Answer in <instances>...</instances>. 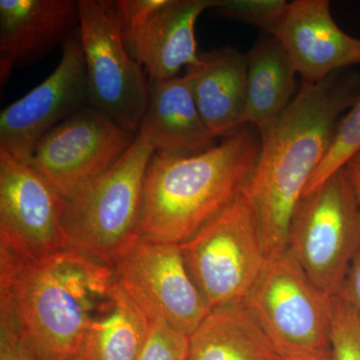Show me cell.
<instances>
[{"label": "cell", "mask_w": 360, "mask_h": 360, "mask_svg": "<svg viewBox=\"0 0 360 360\" xmlns=\"http://www.w3.org/2000/svg\"><path fill=\"white\" fill-rule=\"evenodd\" d=\"M359 90V75L345 70L302 82L290 105L260 134L259 158L243 191L257 210L269 259L288 250L296 206Z\"/></svg>", "instance_id": "6da1fadb"}, {"label": "cell", "mask_w": 360, "mask_h": 360, "mask_svg": "<svg viewBox=\"0 0 360 360\" xmlns=\"http://www.w3.org/2000/svg\"><path fill=\"white\" fill-rule=\"evenodd\" d=\"M115 284L112 266L72 248L39 260L0 250V326L20 331L39 360H73Z\"/></svg>", "instance_id": "7a4b0ae2"}, {"label": "cell", "mask_w": 360, "mask_h": 360, "mask_svg": "<svg viewBox=\"0 0 360 360\" xmlns=\"http://www.w3.org/2000/svg\"><path fill=\"white\" fill-rule=\"evenodd\" d=\"M262 134L243 125L214 148L188 156L155 153L144 177L139 238L180 245L245 188Z\"/></svg>", "instance_id": "3957f363"}, {"label": "cell", "mask_w": 360, "mask_h": 360, "mask_svg": "<svg viewBox=\"0 0 360 360\" xmlns=\"http://www.w3.org/2000/svg\"><path fill=\"white\" fill-rule=\"evenodd\" d=\"M155 153L146 135L137 132L112 167L65 200L68 248L112 266L139 238L144 177Z\"/></svg>", "instance_id": "277c9868"}, {"label": "cell", "mask_w": 360, "mask_h": 360, "mask_svg": "<svg viewBox=\"0 0 360 360\" xmlns=\"http://www.w3.org/2000/svg\"><path fill=\"white\" fill-rule=\"evenodd\" d=\"M179 248L212 309L245 302L269 260L257 210L245 191Z\"/></svg>", "instance_id": "5b68a950"}, {"label": "cell", "mask_w": 360, "mask_h": 360, "mask_svg": "<svg viewBox=\"0 0 360 360\" xmlns=\"http://www.w3.org/2000/svg\"><path fill=\"white\" fill-rule=\"evenodd\" d=\"M331 300L288 250L269 260L243 303L286 359L331 354Z\"/></svg>", "instance_id": "8992f818"}, {"label": "cell", "mask_w": 360, "mask_h": 360, "mask_svg": "<svg viewBox=\"0 0 360 360\" xmlns=\"http://www.w3.org/2000/svg\"><path fill=\"white\" fill-rule=\"evenodd\" d=\"M288 250L315 286L338 295L360 250V205L345 167L296 206Z\"/></svg>", "instance_id": "52a82bcc"}, {"label": "cell", "mask_w": 360, "mask_h": 360, "mask_svg": "<svg viewBox=\"0 0 360 360\" xmlns=\"http://www.w3.org/2000/svg\"><path fill=\"white\" fill-rule=\"evenodd\" d=\"M77 1L90 106L137 134L150 82L127 51L115 1Z\"/></svg>", "instance_id": "ba28073f"}, {"label": "cell", "mask_w": 360, "mask_h": 360, "mask_svg": "<svg viewBox=\"0 0 360 360\" xmlns=\"http://www.w3.org/2000/svg\"><path fill=\"white\" fill-rule=\"evenodd\" d=\"M116 283L146 314L191 336L210 305L189 274L179 245L139 238L112 265Z\"/></svg>", "instance_id": "9c48e42d"}, {"label": "cell", "mask_w": 360, "mask_h": 360, "mask_svg": "<svg viewBox=\"0 0 360 360\" xmlns=\"http://www.w3.org/2000/svg\"><path fill=\"white\" fill-rule=\"evenodd\" d=\"M135 136L110 116L84 108L45 135L30 165L68 200L112 167Z\"/></svg>", "instance_id": "30bf717a"}, {"label": "cell", "mask_w": 360, "mask_h": 360, "mask_svg": "<svg viewBox=\"0 0 360 360\" xmlns=\"http://www.w3.org/2000/svg\"><path fill=\"white\" fill-rule=\"evenodd\" d=\"M213 0H117L123 40L150 84L200 63L195 25Z\"/></svg>", "instance_id": "8fae6325"}, {"label": "cell", "mask_w": 360, "mask_h": 360, "mask_svg": "<svg viewBox=\"0 0 360 360\" xmlns=\"http://www.w3.org/2000/svg\"><path fill=\"white\" fill-rule=\"evenodd\" d=\"M65 200L30 165L0 151V250L39 260L68 248Z\"/></svg>", "instance_id": "7c38bea8"}, {"label": "cell", "mask_w": 360, "mask_h": 360, "mask_svg": "<svg viewBox=\"0 0 360 360\" xmlns=\"http://www.w3.org/2000/svg\"><path fill=\"white\" fill-rule=\"evenodd\" d=\"M58 68L39 86L0 113V151L30 165L39 141L89 103L79 27L61 45Z\"/></svg>", "instance_id": "4fadbf2b"}, {"label": "cell", "mask_w": 360, "mask_h": 360, "mask_svg": "<svg viewBox=\"0 0 360 360\" xmlns=\"http://www.w3.org/2000/svg\"><path fill=\"white\" fill-rule=\"evenodd\" d=\"M283 45L302 82H319L360 65V39L343 32L328 0H295L272 33Z\"/></svg>", "instance_id": "5bb4252c"}, {"label": "cell", "mask_w": 360, "mask_h": 360, "mask_svg": "<svg viewBox=\"0 0 360 360\" xmlns=\"http://www.w3.org/2000/svg\"><path fill=\"white\" fill-rule=\"evenodd\" d=\"M79 27L75 0H0V84L44 58Z\"/></svg>", "instance_id": "9a60e30c"}, {"label": "cell", "mask_w": 360, "mask_h": 360, "mask_svg": "<svg viewBox=\"0 0 360 360\" xmlns=\"http://www.w3.org/2000/svg\"><path fill=\"white\" fill-rule=\"evenodd\" d=\"M139 131L146 135L155 153L162 155H198L217 144L196 105L188 72L150 84Z\"/></svg>", "instance_id": "2e32d148"}, {"label": "cell", "mask_w": 360, "mask_h": 360, "mask_svg": "<svg viewBox=\"0 0 360 360\" xmlns=\"http://www.w3.org/2000/svg\"><path fill=\"white\" fill-rule=\"evenodd\" d=\"M203 122L215 139H225L243 127L246 96V54L221 47L200 54L186 68Z\"/></svg>", "instance_id": "e0dca14e"}, {"label": "cell", "mask_w": 360, "mask_h": 360, "mask_svg": "<svg viewBox=\"0 0 360 360\" xmlns=\"http://www.w3.org/2000/svg\"><path fill=\"white\" fill-rule=\"evenodd\" d=\"M188 360H285L245 303L210 310L189 336Z\"/></svg>", "instance_id": "ac0fdd59"}, {"label": "cell", "mask_w": 360, "mask_h": 360, "mask_svg": "<svg viewBox=\"0 0 360 360\" xmlns=\"http://www.w3.org/2000/svg\"><path fill=\"white\" fill-rule=\"evenodd\" d=\"M245 54L248 73L243 122L257 127L262 134L292 101L297 73L283 45L270 33Z\"/></svg>", "instance_id": "d6986e66"}, {"label": "cell", "mask_w": 360, "mask_h": 360, "mask_svg": "<svg viewBox=\"0 0 360 360\" xmlns=\"http://www.w3.org/2000/svg\"><path fill=\"white\" fill-rule=\"evenodd\" d=\"M150 321L115 284L85 328L73 360H139Z\"/></svg>", "instance_id": "ffe728a7"}, {"label": "cell", "mask_w": 360, "mask_h": 360, "mask_svg": "<svg viewBox=\"0 0 360 360\" xmlns=\"http://www.w3.org/2000/svg\"><path fill=\"white\" fill-rule=\"evenodd\" d=\"M360 150V90L354 103L336 129L333 143L321 165L310 177L302 196L311 193Z\"/></svg>", "instance_id": "44dd1931"}, {"label": "cell", "mask_w": 360, "mask_h": 360, "mask_svg": "<svg viewBox=\"0 0 360 360\" xmlns=\"http://www.w3.org/2000/svg\"><path fill=\"white\" fill-rule=\"evenodd\" d=\"M286 6L288 2L284 0H213L210 11L272 34L283 18Z\"/></svg>", "instance_id": "7402d4cb"}, {"label": "cell", "mask_w": 360, "mask_h": 360, "mask_svg": "<svg viewBox=\"0 0 360 360\" xmlns=\"http://www.w3.org/2000/svg\"><path fill=\"white\" fill-rule=\"evenodd\" d=\"M331 352L333 360H360V319L340 295H333Z\"/></svg>", "instance_id": "603a6c76"}, {"label": "cell", "mask_w": 360, "mask_h": 360, "mask_svg": "<svg viewBox=\"0 0 360 360\" xmlns=\"http://www.w3.org/2000/svg\"><path fill=\"white\" fill-rule=\"evenodd\" d=\"M189 336L162 321L150 322L139 360H188Z\"/></svg>", "instance_id": "cb8c5ba5"}, {"label": "cell", "mask_w": 360, "mask_h": 360, "mask_svg": "<svg viewBox=\"0 0 360 360\" xmlns=\"http://www.w3.org/2000/svg\"><path fill=\"white\" fill-rule=\"evenodd\" d=\"M0 360H39L20 331L0 328Z\"/></svg>", "instance_id": "d4e9b609"}, {"label": "cell", "mask_w": 360, "mask_h": 360, "mask_svg": "<svg viewBox=\"0 0 360 360\" xmlns=\"http://www.w3.org/2000/svg\"><path fill=\"white\" fill-rule=\"evenodd\" d=\"M338 295L350 305L360 319V250L348 267Z\"/></svg>", "instance_id": "484cf974"}, {"label": "cell", "mask_w": 360, "mask_h": 360, "mask_svg": "<svg viewBox=\"0 0 360 360\" xmlns=\"http://www.w3.org/2000/svg\"><path fill=\"white\" fill-rule=\"evenodd\" d=\"M345 169L360 205V150L345 163Z\"/></svg>", "instance_id": "4316f807"}, {"label": "cell", "mask_w": 360, "mask_h": 360, "mask_svg": "<svg viewBox=\"0 0 360 360\" xmlns=\"http://www.w3.org/2000/svg\"><path fill=\"white\" fill-rule=\"evenodd\" d=\"M285 360H333V352L326 356L319 357H302V359H286Z\"/></svg>", "instance_id": "83f0119b"}]
</instances>
